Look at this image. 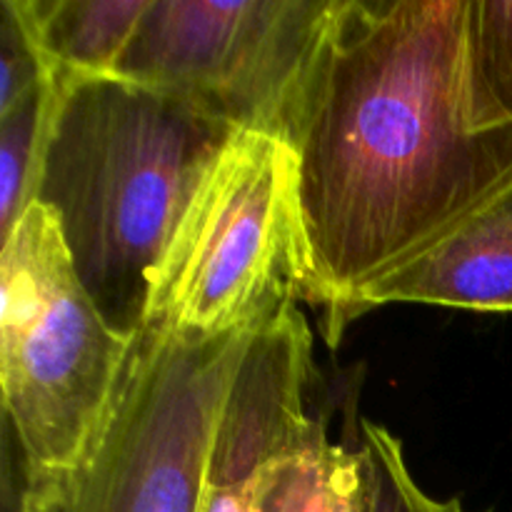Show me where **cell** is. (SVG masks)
Instances as JSON below:
<instances>
[{
  "mask_svg": "<svg viewBox=\"0 0 512 512\" xmlns=\"http://www.w3.org/2000/svg\"><path fill=\"white\" fill-rule=\"evenodd\" d=\"M313 333L295 300L258 325L235 370L205 463L200 512H258L270 475L325 423L308 413Z\"/></svg>",
  "mask_w": 512,
  "mask_h": 512,
  "instance_id": "cell-7",
  "label": "cell"
},
{
  "mask_svg": "<svg viewBox=\"0 0 512 512\" xmlns=\"http://www.w3.org/2000/svg\"><path fill=\"white\" fill-rule=\"evenodd\" d=\"M305 283L288 145L238 133L175 230L145 325L200 338L253 328Z\"/></svg>",
  "mask_w": 512,
  "mask_h": 512,
  "instance_id": "cell-4",
  "label": "cell"
},
{
  "mask_svg": "<svg viewBox=\"0 0 512 512\" xmlns=\"http://www.w3.org/2000/svg\"><path fill=\"white\" fill-rule=\"evenodd\" d=\"M133 340L80 285L53 213L33 203L0 250V383L23 465L18 512H48L98 438Z\"/></svg>",
  "mask_w": 512,
  "mask_h": 512,
  "instance_id": "cell-3",
  "label": "cell"
},
{
  "mask_svg": "<svg viewBox=\"0 0 512 512\" xmlns=\"http://www.w3.org/2000/svg\"><path fill=\"white\" fill-rule=\"evenodd\" d=\"M55 100L58 88L48 80L10 113L0 115V243L13 235L15 225L33 205Z\"/></svg>",
  "mask_w": 512,
  "mask_h": 512,
  "instance_id": "cell-12",
  "label": "cell"
},
{
  "mask_svg": "<svg viewBox=\"0 0 512 512\" xmlns=\"http://www.w3.org/2000/svg\"><path fill=\"white\" fill-rule=\"evenodd\" d=\"M390 303L512 313V188L433 248L368 285L350 305L348 323Z\"/></svg>",
  "mask_w": 512,
  "mask_h": 512,
  "instance_id": "cell-8",
  "label": "cell"
},
{
  "mask_svg": "<svg viewBox=\"0 0 512 512\" xmlns=\"http://www.w3.org/2000/svg\"><path fill=\"white\" fill-rule=\"evenodd\" d=\"M258 325L213 338L145 325L98 438L48 512H200L215 423Z\"/></svg>",
  "mask_w": 512,
  "mask_h": 512,
  "instance_id": "cell-5",
  "label": "cell"
},
{
  "mask_svg": "<svg viewBox=\"0 0 512 512\" xmlns=\"http://www.w3.org/2000/svg\"><path fill=\"white\" fill-rule=\"evenodd\" d=\"M470 0H335L285 145L305 303L330 348L353 300L512 188V125L465 118Z\"/></svg>",
  "mask_w": 512,
  "mask_h": 512,
  "instance_id": "cell-1",
  "label": "cell"
},
{
  "mask_svg": "<svg viewBox=\"0 0 512 512\" xmlns=\"http://www.w3.org/2000/svg\"><path fill=\"white\" fill-rule=\"evenodd\" d=\"M55 88L33 203L53 213L105 323L133 340L175 230L238 130L118 75Z\"/></svg>",
  "mask_w": 512,
  "mask_h": 512,
  "instance_id": "cell-2",
  "label": "cell"
},
{
  "mask_svg": "<svg viewBox=\"0 0 512 512\" xmlns=\"http://www.w3.org/2000/svg\"><path fill=\"white\" fill-rule=\"evenodd\" d=\"M48 70L30 43L10 0H0V115L48 83Z\"/></svg>",
  "mask_w": 512,
  "mask_h": 512,
  "instance_id": "cell-14",
  "label": "cell"
},
{
  "mask_svg": "<svg viewBox=\"0 0 512 512\" xmlns=\"http://www.w3.org/2000/svg\"><path fill=\"white\" fill-rule=\"evenodd\" d=\"M368 460L328 440L325 423L290 455L260 498L258 512H368Z\"/></svg>",
  "mask_w": 512,
  "mask_h": 512,
  "instance_id": "cell-10",
  "label": "cell"
},
{
  "mask_svg": "<svg viewBox=\"0 0 512 512\" xmlns=\"http://www.w3.org/2000/svg\"><path fill=\"white\" fill-rule=\"evenodd\" d=\"M55 83L115 75L150 0H10Z\"/></svg>",
  "mask_w": 512,
  "mask_h": 512,
  "instance_id": "cell-9",
  "label": "cell"
},
{
  "mask_svg": "<svg viewBox=\"0 0 512 512\" xmlns=\"http://www.w3.org/2000/svg\"><path fill=\"white\" fill-rule=\"evenodd\" d=\"M335 0H150L118 78L285 143Z\"/></svg>",
  "mask_w": 512,
  "mask_h": 512,
  "instance_id": "cell-6",
  "label": "cell"
},
{
  "mask_svg": "<svg viewBox=\"0 0 512 512\" xmlns=\"http://www.w3.org/2000/svg\"><path fill=\"white\" fill-rule=\"evenodd\" d=\"M463 90L470 128L512 125V0H470Z\"/></svg>",
  "mask_w": 512,
  "mask_h": 512,
  "instance_id": "cell-11",
  "label": "cell"
},
{
  "mask_svg": "<svg viewBox=\"0 0 512 512\" xmlns=\"http://www.w3.org/2000/svg\"><path fill=\"white\" fill-rule=\"evenodd\" d=\"M363 453L368 460V512H465L458 498L435 500L415 483L405 463L403 443L383 425L360 423Z\"/></svg>",
  "mask_w": 512,
  "mask_h": 512,
  "instance_id": "cell-13",
  "label": "cell"
}]
</instances>
